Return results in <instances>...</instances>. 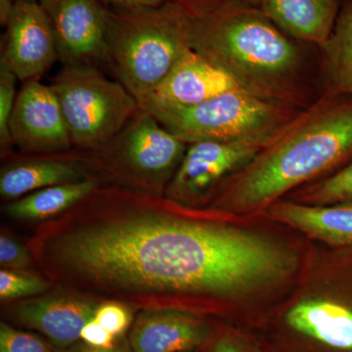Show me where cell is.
I'll return each instance as SVG.
<instances>
[{
	"label": "cell",
	"mask_w": 352,
	"mask_h": 352,
	"mask_svg": "<svg viewBox=\"0 0 352 352\" xmlns=\"http://www.w3.org/2000/svg\"><path fill=\"white\" fill-rule=\"evenodd\" d=\"M208 219L166 195L99 185L41 224L28 248L50 282L72 295L138 311L199 314L195 302H222L286 276L283 248Z\"/></svg>",
	"instance_id": "obj_1"
},
{
	"label": "cell",
	"mask_w": 352,
	"mask_h": 352,
	"mask_svg": "<svg viewBox=\"0 0 352 352\" xmlns=\"http://www.w3.org/2000/svg\"><path fill=\"white\" fill-rule=\"evenodd\" d=\"M191 46L266 100L305 110L324 94L320 48L242 0H222L191 17Z\"/></svg>",
	"instance_id": "obj_2"
},
{
	"label": "cell",
	"mask_w": 352,
	"mask_h": 352,
	"mask_svg": "<svg viewBox=\"0 0 352 352\" xmlns=\"http://www.w3.org/2000/svg\"><path fill=\"white\" fill-rule=\"evenodd\" d=\"M352 160V95L326 91L271 139L214 197V208L242 214L332 175Z\"/></svg>",
	"instance_id": "obj_3"
},
{
	"label": "cell",
	"mask_w": 352,
	"mask_h": 352,
	"mask_svg": "<svg viewBox=\"0 0 352 352\" xmlns=\"http://www.w3.org/2000/svg\"><path fill=\"white\" fill-rule=\"evenodd\" d=\"M107 48L109 67L140 103L192 50L191 17L170 1L110 9Z\"/></svg>",
	"instance_id": "obj_4"
},
{
	"label": "cell",
	"mask_w": 352,
	"mask_h": 352,
	"mask_svg": "<svg viewBox=\"0 0 352 352\" xmlns=\"http://www.w3.org/2000/svg\"><path fill=\"white\" fill-rule=\"evenodd\" d=\"M187 146L140 108L107 142L80 152L100 185L164 195Z\"/></svg>",
	"instance_id": "obj_5"
},
{
	"label": "cell",
	"mask_w": 352,
	"mask_h": 352,
	"mask_svg": "<svg viewBox=\"0 0 352 352\" xmlns=\"http://www.w3.org/2000/svg\"><path fill=\"white\" fill-rule=\"evenodd\" d=\"M139 105L187 145L204 140H268L302 111L261 98L243 88L185 107L151 98Z\"/></svg>",
	"instance_id": "obj_6"
},
{
	"label": "cell",
	"mask_w": 352,
	"mask_h": 352,
	"mask_svg": "<svg viewBox=\"0 0 352 352\" xmlns=\"http://www.w3.org/2000/svg\"><path fill=\"white\" fill-rule=\"evenodd\" d=\"M50 85L78 151L107 142L141 108L122 82L94 66H63Z\"/></svg>",
	"instance_id": "obj_7"
},
{
	"label": "cell",
	"mask_w": 352,
	"mask_h": 352,
	"mask_svg": "<svg viewBox=\"0 0 352 352\" xmlns=\"http://www.w3.org/2000/svg\"><path fill=\"white\" fill-rule=\"evenodd\" d=\"M270 330V352H352V300H303Z\"/></svg>",
	"instance_id": "obj_8"
},
{
	"label": "cell",
	"mask_w": 352,
	"mask_h": 352,
	"mask_svg": "<svg viewBox=\"0 0 352 352\" xmlns=\"http://www.w3.org/2000/svg\"><path fill=\"white\" fill-rule=\"evenodd\" d=\"M270 140H204L189 144L164 195L186 206L214 198L223 183L251 163Z\"/></svg>",
	"instance_id": "obj_9"
},
{
	"label": "cell",
	"mask_w": 352,
	"mask_h": 352,
	"mask_svg": "<svg viewBox=\"0 0 352 352\" xmlns=\"http://www.w3.org/2000/svg\"><path fill=\"white\" fill-rule=\"evenodd\" d=\"M56 38L63 66H109L110 9L101 0H38Z\"/></svg>",
	"instance_id": "obj_10"
},
{
	"label": "cell",
	"mask_w": 352,
	"mask_h": 352,
	"mask_svg": "<svg viewBox=\"0 0 352 352\" xmlns=\"http://www.w3.org/2000/svg\"><path fill=\"white\" fill-rule=\"evenodd\" d=\"M10 136L24 154H56L73 149L59 102L50 85L23 82L11 117Z\"/></svg>",
	"instance_id": "obj_11"
},
{
	"label": "cell",
	"mask_w": 352,
	"mask_h": 352,
	"mask_svg": "<svg viewBox=\"0 0 352 352\" xmlns=\"http://www.w3.org/2000/svg\"><path fill=\"white\" fill-rule=\"evenodd\" d=\"M2 39L0 65L22 82L39 80L58 61L52 25L38 1H17Z\"/></svg>",
	"instance_id": "obj_12"
},
{
	"label": "cell",
	"mask_w": 352,
	"mask_h": 352,
	"mask_svg": "<svg viewBox=\"0 0 352 352\" xmlns=\"http://www.w3.org/2000/svg\"><path fill=\"white\" fill-rule=\"evenodd\" d=\"M99 302L76 295L23 300L11 305L6 318L45 337L65 349L80 340L85 324L94 318Z\"/></svg>",
	"instance_id": "obj_13"
},
{
	"label": "cell",
	"mask_w": 352,
	"mask_h": 352,
	"mask_svg": "<svg viewBox=\"0 0 352 352\" xmlns=\"http://www.w3.org/2000/svg\"><path fill=\"white\" fill-rule=\"evenodd\" d=\"M204 315L176 309L139 310L129 330L134 352L203 351L215 331Z\"/></svg>",
	"instance_id": "obj_14"
},
{
	"label": "cell",
	"mask_w": 352,
	"mask_h": 352,
	"mask_svg": "<svg viewBox=\"0 0 352 352\" xmlns=\"http://www.w3.org/2000/svg\"><path fill=\"white\" fill-rule=\"evenodd\" d=\"M238 88L242 87L226 71L197 51L190 50L146 98L185 107L203 103Z\"/></svg>",
	"instance_id": "obj_15"
},
{
	"label": "cell",
	"mask_w": 352,
	"mask_h": 352,
	"mask_svg": "<svg viewBox=\"0 0 352 352\" xmlns=\"http://www.w3.org/2000/svg\"><path fill=\"white\" fill-rule=\"evenodd\" d=\"M34 157L11 160L0 173V195L17 200L46 187L80 182L92 177L80 151L56 154H32Z\"/></svg>",
	"instance_id": "obj_16"
},
{
	"label": "cell",
	"mask_w": 352,
	"mask_h": 352,
	"mask_svg": "<svg viewBox=\"0 0 352 352\" xmlns=\"http://www.w3.org/2000/svg\"><path fill=\"white\" fill-rule=\"evenodd\" d=\"M342 0H263L261 8L284 32L322 48L337 24Z\"/></svg>",
	"instance_id": "obj_17"
},
{
	"label": "cell",
	"mask_w": 352,
	"mask_h": 352,
	"mask_svg": "<svg viewBox=\"0 0 352 352\" xmlns=\"http://www.w3.org/2000/svg\"><path fill=\"white\" fill-rule=\"evenodd\" d=\"M272 219L333 245H352V201L309 205L277 201L268 207Z\"/></svg>",
	"instance_id": "obj_18"
},
{
	"label": "cell",
	"mask_w": 352,
	"mask_h": 352,
	"mask_svg": "<svg viewBox=\"0 0 352 352\" xmlns=\"http://www.w3.org/2000/svg\"><path fill=\"white\" fill-rule=\"evenodd\" d=\"M100 185L94 177L54 185L28 194L6 206L4 212L18 220L54 219L89 195Z\"/></svg>",
	"instance_id": "obj_19"
},
{
	"label": "cell",
	"mask_w": 352,
	"mask_h": 352,
	"mask_svg": "<svg viewBox=\"0 0 352 352\" xmlns=\"http://www.w3.org/2000/svg\"><path fill=\"white\" fill-rule=\"evenodd\" d=\"M320 50L324 92L352 95V0H342L332 36Z\"/></svg>",
	"instance_id": "obj_20"
},
{
	"label": "cell",
	"mask_w": 352,
	"mask_h": 352,
	"mask_svg": "<svg viewBox=\"0 0 352 352\" xmlns=\"http://www.w3.org/2000/svg\"><path fill=\"white\" fill-rule=\"evenodd\" d=\"M295 201L309 205L352 201V160L340 170L293 192Z\"/></svg>",
	"instance_id": "obj_21"
},
{
	"label": "cell",
	"mask_w": 352,
	"mask_h": 352,
	"mask_svg": "<svg viewBox=\"0 0 352 352\" xmlns=\"http://www.w3.org/2000/svg\"><path fill=\"white\" fill-rule=\"evenodd\" d=\"M50 281L20 270L0 271V298L2 302L41 295L50 289Z\"/></svg>",
	"instance_id": "obj_22"
},
{
	"label": "cell",
	"mask_w": 352,
	"mask_h": 352,
	"mask_svg": "<svg viewBox=\"0 0 352 352\" xmlns=\"http://www.w3.org/2000/svg\"><path fill=\"white\" fill-rule=\"evenodd\" d=\"M17 76L0 65V147L2 156H6L13 147L10 136L11 117L18 92Z\"/></svg>",
	"instance_id": "obj_23"
},
{
	"label": "cell",
	"mask_w": 352,
	"mask_h": 352,
	"mask_svg": "<svg viewBox=\"0 0 352 352\" xmlns=\"http://www.w3.org/2000/svg\"><path fill=\"white\" fill-rule=\"evenodd\" d=\"M0 352H60V349L36 333L25 332L2 321Z\"/></svg>",
	"instance_id": "obj_24"
},
{
	"label": "cell",
	"mask_w": 352,
	"mask_h": 352,
	"mask_svg": "<svg viewBox=\"0 0 352 352\" xmlns=\"http://www.w3.org/2000/svg\"><path fill=\"white\" fill-rule=\"evenodd\" d=\"M134 309L129 305L119 302H103L99 303L94 319L116 337L126 336L133 324Z\"/></svg>",
	"instance_id": "obj_25"
},
{
	"label": "cell",
	"mask_w": 352,
	"mask_h": 352,
	"mask_svg": "<svg viewBox=\"0 0 352 352\" xmlns=\"http://www.w3.org/2000/svg\"><path fill=\"white\" fill-rule=\"evenodd\" d=\"M203 352H267L244 333L231 328L215 329Z\"/></svg>",
	"instance_id": "obj_26"
},
{
	"label": "cell",
	"mask_w": 352,
	"mask_h": 352,
	"mask_svg": "<svg viewBox=\"0 0 352 352\" xmlns=\"http://www.w3.org/2000/svg\"><path fill=\"white\" fill-rule=\"evenodd\" d=\"M32 258L29 248L10 236H0V265L2 270H23L31 265Z\"/></svg>",
	"instance_id": "obj_27"
},
{
	"label": "cell",
	"mask_w": 352,
	"mask_h": 352,
	"mask_svg": "<svg viewBox=\"0 0 352 352\" xmlns=\"http://www.w3.org/2000/svg\"><path fill=\"white\" fill-rule=\"evenodd\" d=\"M120 337H116L105 328L102 327L95 319L85 324L80 333V340L88 346L110 349L116 346Z\"/></svg>",
	"instance_id": "obj_28"
},
{
	"label": "cell",
	"mask_w": 352,
	"mask_h": 352,
	"mask_svg": "<svg viewBox=\"0 0 352 352\" xmlns=\"http://www.w3.org/2000/svg\"><path fill=\"white\" fill-rule=\"evenodd\" d=\"M60 352H134L129 344L127 336H122L118 340L115 346L110 349H102V347H94L88 346L82 342V340L73 344V346L67 347L65 349H60Z\"/></svg>",
	"instance_id": "obj_29"
},
{
	"label": "cell",
	"mask_w": 352,
	"mask_h": 352,
	"mask_svg": "<svg viewBox=\"0 0 352 352\" xmlns=\"http://www.w3.org/2000/svg\"><path fill=\"white\" fill-rule=\"evenodd\" d=\"M109 9H135L161 6L168 0H101Z\"/></svg>",
	"instance_id": "obj_30"
},
{
	"label": "cell",
	"mask_w": 352,
	"mask_h": 352,
	"mask_svg": "<svg viewBox=\"0 0 352 352\" xmlns=\"http://www.w3.org/2000/svg\"><path fill=\"white\" fill-rule=\"evenodd\" d=\"M168 1L182 7L189 14L190 17H194L222 0H168Z\"/></svg>",
	"instance_id": "obj_31"
},
{
	"label": "cell",
	"mask_w": 352,
	"mask_h": 352,
	"mask_svg": "<svg viewBox=\"0 0 352 352\" xmlns=\"http://www.w3.org/2000/svg\"><path fill=\"white\" fill-rule=\"evenodd\" d=\"M16 0H0V25L6 28L15 10Z\"/></svg>",
	"instance_id": "obj_32"
},
{
	"label": "cell",
	"mask_w": 352,
	"mask_h": 352,
	"mask_svg": "<svg viewBox=\"0 0 352 352\" xmlns=\"http://www.w3.org/2000/svg\"><path fill=\"white\" fill-rule=\"evenodd\" d=\"M242 1L247 2V3L252 4V6L261 7L263 0H242Z\"/></svg>",
	"instance_id": "obj_33"
},
{
	"label": "cell",
	"mask_w": 352,
	"mask_h": 352,
	"mask_svg": "<svg viewBox=\"0 0 352 352\" xmlns=\"http://www.w3.org/2000/svg\"><path fill=\"white\" fill-rule=\"evenodd\" d=\"M16 1H38V0H16Z\"/></svg>",
	"instance_id": "obj_34"
},
{
	"label": "cell",
	"mask_w": 352,
	"mask_h": 352,
	"mask_svg": "<svg viewBox=\"0 0 352 352\" xmlns=\"http://www.w3.org/2000/svg\"><path fill=\"white\" fill-rule=\"evenodd\" d=\"M190 352H203V351H190Z\"/></svg>",
	"instance_id": "obj_35"
}]
</instances>
